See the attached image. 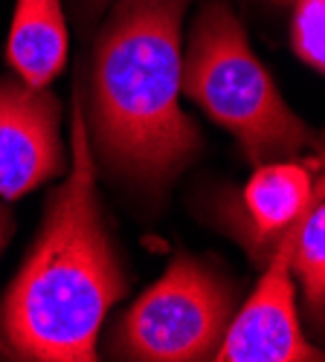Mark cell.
Wrapping results in <instances>:
<instances>
[{"instance_id":"obj_1","label":"cell","mask_w":325,"mask_h":362,"mask_svg":"<svg viewBox=\"0 0 325 362\" xmlns=\"http://www.w3.org/2000/svg\"><path fill=\"white\" fill-rule=\"evenodd\" d=\"M192 0H120L105 21L91 78L99 160L131 186L163 192L200 148L181 110V23Z\"/></svg>"},{"instance_id":"obj_2","label":"cell","mask_w":325,"mask_h":362,"mask_svg":"<svg viewBox=\"0 0 325 362\" xmlns=\"http://www.w3.org/2000/svg\"><path fill=\"white\" fill-rule=\"evenodd\" d=\"M96 157L84 113L73 110V171L47 203V221L4 301L6 342L41 362L96 359V334L125 293L120 258L93 189Z\"/></svg>"},{"instance_id":"obj_3","label":"cell","mask_w":325,"mask_h":362,"mask_svg":"<svg viewBox=\"0 0 325 362\" xmlns=\"http://www.w3.org/2000/svg\"><path fill=\"white\" fill-rule=\"evenodd\" d=\"M181 93L229 131L256 165L290 160L317 142L258 64L239 18L218 0L206 4L192 26Z\"/></svg>"},{"instance_id":"obj_4","label":"cell","mask_w":325,"mask_h":362,"mask_svg":"<svg viewBox=\"0 0 325 362\" xmlns=\"http://www.w3.org/2000/svg\"><path fill=\"white\" fill-rule=\"evenodd\" d=\"M232 319V290L198 258H177L116 322L110 351L120 359H212Z\"/></svg>"},{"instance_id":"obj_5","label":"cell","mask_w":325,"mask_h":362,"mask_svg":"<svg viewBox=\"0 0 325 362\" xmlns=\"http://www.w3.org/2000/svg\"><path fill=\"white\" fill-rule=\"evenodd\" d=\"M308 215V212H305ZM305 215L282 232L270 250V264L258 279L253 296L244 301L239 316L229 319L227 334L212 359L221 362H317L325 359V351L314 348L297 319V298H293L290 255L297 244Z\"/></svg>"},{"instance_id":"obj_6","label":"cell","mask_w":325,"mask_h":362,"mask_svg":"<svg viewBox=\"0 0 325 362\" xmlns=\"http://www.w3.org/2000/svg\"><path fill=\"white\" fill-rule=\"evenodd\" d=\"M58 122L62 110L47 87L0 81V197L15 200L62 171Z\"/></svg>"},{"instance_id":"obj_7","label":"cell","mask_w":325,"mask_h":362,"mask_svg":"<svg viewBox=\"0 0 325 362\" xmlns=\"http://www.w3.org/2000/svg\"><path fill=\"white\" fill-rule=\"evenodd\" d=\"M322 157L311 160H273L256 165V174L241 192L244 223L256 250H273L285 229L297 223L319 194Z\"/></svg>"},{"instance_id":"obj_8","label":"cell","mask_w":325,"mask_h":362,"mask_svg":"<svg viewBox=\"0 0 325 362\" xmlns=\"http://www.w3.org/2000/svg\"><path fill=\"white\" fill-rule=\"evenodd\" d=\"M6 62L21 81L47 87L67 62V26L62 0H18Z\"/></svg>"},{"instance_id":"obj_9","label":"cell","mask_w":325,"mask_h":362,"mask_svg":"<svg viewBox=\"0 0 325 362\" xmlns=\"http://www.w3.org/2000/svg\"><path fill=\"white\" fill-rule=\"evenodd\" d=\"M319 157H322V165L317 171L319 194L311 203L308 215L300 226L297 244H293L290 276L300 284L311 316L319 325H325V154L322 151Z\"/></svg>"},{"instance_id":"obj_10","label":"cell","mask_w":325,"mask_h":362,"mask_svg":"<svg viewBox=\"0 0 325 362\" xmlns=\"http://www.w3.org/2000/svg\"><path fill=\"white\" fill-rule=\"evenodd\" d=\"M293 6V49L308 67L325 73V0H297Z\"/></svg>"},{"instance_id":"obj_11","label":"cell","mask_w":325,"mask_h":362,"mask_svg":"<svg viewBox=\"0 0 325 362\" xmlns=\"http://www.w3.org/2000/svg\"><path fill=\"white\" fill-rule=\"evenodd\" d=\"M6 235H9V215L0 209V250L6 247Z\"/></svg>"},{"instance_id":"obj_12","label":"cell","mask_w":325,"mask_h":362,"mask_svg":"<svg viewBox=\"0 0 325 362\" xmlns=\"http://www.w3.org/2000/svg\"><path fill=\"white\" fill-rule=\"evenodd\" d=\"M108 4V0H87V6H91V9H102Z\"/></svg>"},{"instance_id":"obj_13","label":"cell","mask_w":325,"mask_h":362,"mask_svg":"<svg viewBox=\"0 0 325 362\" xmlns=\"http://www.w3.org/2000/svg\"><path fill=\"white\" fill-rule=\"evenodd\" d=\"M276 4H297V0H276Z\"/></svg>"},{"instance_id":"obj_14","label":"cell","mask_w":325,"mask_h":362,"mask_svg":"<svg viewBox=\"0 0 325 362\" xmlns=\"http://www.w3.org/2000/svg\"><path fill=\"white\" fill-rule=\"evenodd\" d=\"M322 154H325V148H322Z\"/></svg>"}]
</instances>
